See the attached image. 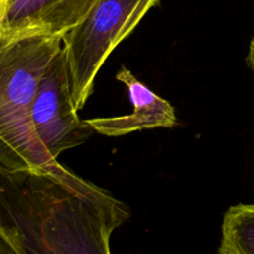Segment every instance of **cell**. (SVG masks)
Returning a JSON list of instances; mask_svg holds the SVG:
<instances>
[{
	"mask_svg": "<svg viewBox=\"0 0 254 254\" xmlns=\"http://www.w3.org/2000/svg\"><path fill=\"white\" fill-rule=\"evenodd\" d=\"M128 218L123 202L83 179L0 164V225L25 254H112V235Z\"/></svg>",
	"mask_w": 254,
	"mask_h": 254,
	"instance_id": "1",
	"label": "cell"
},
{
	"mask_svg": "<svg viewBox=\"0 0 254 254\" xmlns=\"http://www.w3.org/2000/svg\"><path fill=\"white\" fill-rule=\"evenodd\" d=\"M62 37L34 36L0 44V164L46 170L66 181L74 175L42 149L31 123V106L42 73L62 49Z\"/></svg>",
	"mask_w": 254,
	"mask_h": 254,
	"instance_id": "2",
	"label": "cell"
},
{
	"mask_svg": "<svg viewBox=\"0 0 254 254\" xmlns=\"http://www.w3.org/2000/svg\"><path fill=\"white\" fill-rule=\"evenodd\" d=\"M160 0H97L83 20L64 36L74 108L91 97L94 79L114 49Z\"/></svg>",
	"mask_w": 254,
	"mask_h": 254,
	"instance_id": "3",
	"label": "cell"
},
{
	"mask_svg": "<svg viewBox=\"0 0 254 254\" xmlns=\"http://www.w3.org/2000/svg\"><path fill=\"white\" fill-rule=\"evenodd\" d=\"M31 123L42 149L57 160L64 150L82 145L94 129L74 108L68 62L62 47L47 64L35 92Z\"/></svg>",
	"mask_w": 254,
	"mask_h": 254,
	"instance_id": "4",
	"label": "cell"
},
{
	"mask_svg": "<svg viewBox=\"0 0 254 254\" xmlns=\"http://www.w3.org/2000/svg\"><path fill=\"white\" fill-rule=\"evenodd\" d=\"M97 0H7L0 44L34 36L62 37L86 17Z\"/></svg>",
	"mask_w": 254,
	"mask_h": 254,
	"instance_id": "5",
	"label": "cell"
},
{
	"mask_svg": "<svg viewBox=\"0 0 254 254\" xmlns=\"http://www.w3.org/2000/svg\"><path fill=\"white\" fill-rule=\"evenodd\" d=\"M116 78L126 84L133 112L128 116L86 119L94 131L107 136H123L145 129L175 126L178 119L174 107L141 83L128 68L122 67Z\"/></svg>",
	"mask_w": 254,
	"mask_h": 254,
	"instance_id": "6",
	"label": "cell"
},
{
	"mask_svg": "<svg viewBox=\"0 0 254 254\" xmlns=\"http://www.w3.org/2000/svg\"><path fill=\"white\" fill-rule=\"evenodd\" d=\"M218 254H254V203L228 208L223 217Z\"/></svg>",
	"mask_w": 254,
	"mask_h": 254,
	"instance_id": "7",
	"label": "cell"
},
{
	"mask_svg": "<svg viewBox=\"0 0 254 254\" xmlns=\"http://www.w3.org/2000/svg\"><path fill=\"white\" fill-rule=\"evenodd\" d=\"M0 254H25L14 235L0 225Z\"/></svg>",
	"mask_w": 254,
	"mask_h": 254,
	"instance_id": "8",
	"label": "cell"
},
{
	"mask_svg": "<svg viewBox=\"0 0 254 254\" xmlns=\"http://www.w3.org/2000/svg\"><path fill=\"white\" fill-rule=\"evenodd\" d=\"M246 62H247L248 67L254 72V37L251 40L250 49H248L247 57H246Z\"/></svg>",
	"mask_w": 254,
	"mask_h": 254,
	"instance_id": "9",
	"label": "cell"
},
{
	"mask_svg": "<svg viewBox=\"0 0 254 254\" xmlns=\"http://www.w3.org/2000/svg\"><path fill=\"white\" fill-rule=\"evenodd\" d=\"M6 4H7V0H0V25H1L2 17H4L5 9H6Z\"/></svg>",
	"mask_w": 254,
	"mask_h": 254,
	"instance_id": "10",
	"label": "cell"
}]
</instances>
